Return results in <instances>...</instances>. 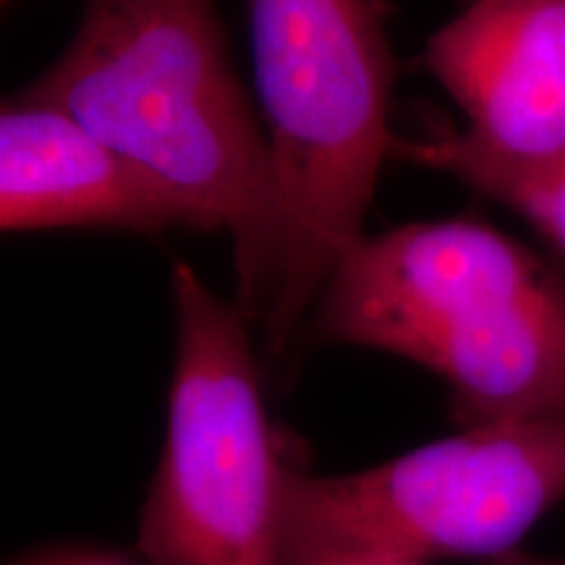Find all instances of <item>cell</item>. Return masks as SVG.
<instances>
[{
  "label": "cell",
  "instance_id": "obj_1",
  "mask_svg": "<svg viewBox=\"0 0 565 565\" xmlns=\"http://www.w3.org/2000/svg\"><path fill=\"white\" fill-rule=\"evenodd\" d=\"M24 95L150 175L189 228L228 233L236 307L265 322L280 267L278 194L212 0H87L74 40Z\"/></svg>",
  "mask_w": 565,
  "mask_h": 565
},
{
  "label": "cell",
  "instance_id": "obj_2",
  "mask_svg": "<svg viewBox=\"0 0 565 565\" xmlns=\"http://www.w3.org/2000/svg\"><path fill=\"white\" fill-rule=\"evenodd\" d=\"M312 335L440 374L466 427L565 416V278L479 221L364 236L322 288Z\"/></svg>",
  "mask_w": 565,
  "mask_h": 565
},
{
  "label": "cell",
  "instance_id": "obj_3",
  "mask_svg": "<svg viewBox=\"0 0 565 565\" xmlns=\"http://www.w3.org/2000/svg\"><path fill=\"white\" fill-rule=\"evenodd\" d=\"M252 61L280 212L267 345L286 351L364 238L387 126L393 55L370 0H246Z\"/></svg>",
  "mask_w": 565,
  "mask_h": 565
},
{
  "label": "cell",
  "instance_id": "obj_4",
  "mask_svg": "<svg viewBox=\"0 0 565 565\" xmlns=\"http://www.w3.org/2000/svg\"><path fill=\"white\" fill-rule=\"evenodd\" d=\"M565 498V416L508 419L353 471L286 466L280 565H419L519 547Z\"/></svg>",
  "mask_w": 565,
  "mask_h": 565
},
{
  "label": "cell",
  "instance_id": "obj_5",
  "mask_svg": "<svg viewBox=\"0 0 565 565\" xmlns=\"http://www.w3.org/2000/svg\"><path fill=\"white\" fill-rule=\"evenodd\" d=\"M175 364L168 429L141 508L152 565H280L278 458L246 317L192 265H173Z\"/></svg>",
  "mask_w": 565,
  "mask_h": 565
},
{
  "label": "cell",
  "instance_id": "obj_6",
  "mask_svg": "<svg viewBox=\"0 0 565 565\" xmlns=\"http://www.w3.org/2000/svg\"><path fill=\"white\" fill-rule=\"evenodd\" d=\"M424 63L477 147L519 162L565 152V0H471Z\"/></svg>",
  "mask_w": 565,
  "mask_h": 565
},
{
  "label": "cell",
  "instance_id": "obj_7",
  "mask_svg": "<svg viewBox=\"0 0 565 565\" xmlns=\"http://www.w3.org/2000/svg\"><path fill=\"white\" fill-rule=\"evenodd\" d=\"M189 225L168 192L87 126L24 92L0 110V228H121L158 233Z\"/></svg>",
  "mask_w": 565,
  "mask_h": 565
},
{
  "label": "cell",
  "instance_id": "obj_8",
  "mask_svg": "<svg viewBox=\"0 0 565 565\" xmlns=\"http://www.w3.org/2000/svg\"><path fill=\"white\" fill-rule=\"evenodd\" d=\"M391 158L448 173L532 223L565 257V152L550 160L519 162L477 147L466 134L395 137Z\"/></svg>",
  "mask_w": 565,
  "mask_h": 565
},
{
  "label": "cell",
  "instance_id": "obj_9",
  "mask_svg": "<svg viewBox=\"0 0 565 565\" xmlns=\"http://www.w3.org/2000/svg\"><path fill=\"white\" fill-rule=\"evenodd\" d=\"M487 565H565V555L563 557H545V555H532L526 550L515 547L511 553H503L492 561H487Z\"/></svg>",
  "mask_w": 565,
  "mask_h": 565
},
{
  "label": "cell",
  "instance_id": "obj_10",
  "mask_svg": "<svg viewBox=\"0 0 565 565\" xmlns=\"http://www.w3.org/2000/svg\"><path fill=\"white\" fill-rule=\"evenodd\" d=\"M3 3H9V0H3Z\"/></svg>",
  "mask_w": 565,
  "mask_h": 565
}]
</instances>
